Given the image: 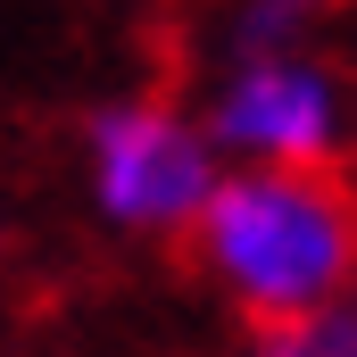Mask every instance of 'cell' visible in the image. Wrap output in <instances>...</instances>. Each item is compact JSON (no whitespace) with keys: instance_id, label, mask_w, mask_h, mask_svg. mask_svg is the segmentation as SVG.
<instances>
[{"instance_id":"obj_3","label":"cell","mask_w":357,"mask_h":357,"mask_svg":"<svg viewBox=\"0 0 357 357\" xmlns=\"http://www.w3.org/2000/svg\"><path fill=\"white\" fill-rule=\"evenodd\" d=\"M208 133L225 167H333L349 150V91L316 50L225 59L208 91Z\"/></svg>"},{"instance_id":"obj_1","label":"cell","mask_w":357,"mask_h":357,"mask_svg":"<svg viewBox=\"0 0 357 357\" xmlns=\"http://www.w3.org/2000/svg\"><path fill=\"white\" fill-rule=\"evenodd\" d=\"M191 250L250 324H291L349 299L357 199L333 167H225L216 199L191 225Z\"/></svg>"},{"instance_id":"obj_5","label":"cell","mask_w":357,"mask_h":357,"mask_svg":"<svg viewBox=\"0 0 357 357\" xmlns=\"http://www.w3.org/2000/svg\"><path fill=\"white\" fill-rule=\"evenodd\" d=\"M250 357H357V299L307 307V316H291V324H258Z\"/></svg>"},{"instance_id":"obj_2","label":"cell","mask_w":357,"mask_h":357,"mask_svg":"<svg viewBox=\"0 0 357 357\" xmlns=\"http://www.w3.org/2000/svg\"><path fill=\"white\" fill-rule=\"evenodd\" d=\"M84 183L125 233H191L225 183V150L208 116H183L175 100H108L84 125Z\"/></svg>"},{"instance_id":"obj_4","label":"cell","mask_w":357,"mask_h":357,"mask_svg":"<svg viewBox=\"0 0 357 357\" xmlns=\"http://www.w3.org/2000/svg\"><path fill=\"white\" fill-rule=\"evenodd\" d=\"M324 0H233L225 8V59H291L316 42Z\"/></svg>"}]
</instances>
